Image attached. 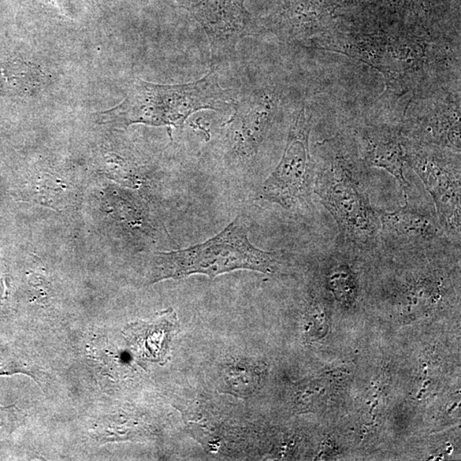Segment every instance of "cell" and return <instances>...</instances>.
Segmentation results:
<instances>
[{"instance_id":"30bf717a","label":"cell","mask_w":461,"mask_h":461,"mask_svg":"<svg viewBox=\"0 0 461 461\" xmlns=\"http://www.w3.org/2000/svg\"><path fill=\"white\" fill-rule=\"evenodd\" d=\"M258 369V366L248 360L228 364L222 370V381L224 382L225 389L237 396L251 395L261 382Z\"/></svg>"},{"instance_id":"9c48e42d","label":"cell","mask_w":461,"mask_h":461,"mask_svg":"<svg viewBox=\"0 0 461 461\" xmlns=\"http://www.w3.org/2000/svg\"><path fill=\"white\" fill-rule=\"evenodd\" d=\"M403 140L399 133L384 128H367L359 135L364 165L387 171L399 182L406 196L409 188L405 177L408 144Z\"/></svg>"},{"instance_id":"6da1fadb","label":"cell","mask_w":461,"mask_h":461,"mask_svg":"<svg viewBox=\"0 0 461 461\" xmlns=\"http://www.w3.org/2000/svg\"><path fill=\"white\" fill-rule=\"evenodd\" d=\"M233 99V91L221 87L217 70L213 69L194 83L158 85L137 80L124 101L108 111V121L124 126L141 124L182 128L192 114L222 110Z\"/></svg>"},{"instance_id":"5b68a950","label":"cell","mask_w":461,"mask_h":461,"mask_svg":"<svg viewBox=\"0 0 461 461\" xmlns=\"http://www.w3.org/2000/svg\"><path fill=\"white\" fill-rule=\"evenodd\" d=\"M280 94L269 85L242 92L232 103L234 112L224 124L226 157L237 165H251L274 125Z\"/></svg>"},{"instance_id":"8992f818","label":"cell","mask_w":461,"mask_h":461,"mask_svg":"<svg viewBox=\"0 0 461 461\" xmlns=\"http://www.w3.org/2000/svg\"><path fill=\"white\" fill-rule=\"evenodd\" d=\"M407 163L418 174L436 206L437 215L448 237L460 244V162L442 148L409 147Z\"/></svg>"},{"instance_id":"3957f363","label":"cell","mask_w":461,"mask_h":461,"mask_svg":"<svg viewBox=\"0 0 461 461\" xmlns=\"http://www.w3.org/2000/svg\"><path fill=\"white\" fill-rule=\"evenodd\" d=\"M362 176L357 160L333 149L315 172L314 192L332 215L342 237L357 247L370 249L380 234V221Z\"/></svg>"},{"instance_id":"277c9868","label":"cell","mask_w":461,"mask_h":461,"mask_svg":"<svg viewBox=\"0 0 461 461\" xmlns=\"http://www.w3.org/2000/svg\"><path fill=\"white\" fill-rule=\"evenodd\" d=\"M311 128V117L303 107L294 117L283 156L264 181L260 199L289 211L312 206L316 171L310 147Z\"/></svg>"},{"instance_id":"8fae6325","label":"cell","mask_w":461,"mask_h":461,"mask_svg":"<svg viewBox=\"0 0 461 461\" xmlns=\"http://www.w3.org/2000/svg\"><path fill=\"white\" fill-rule=\"evenodd\" d=\"M329 281L337 295L346 301L354 299L355 285L354 278L349 265L338 262L333 267L329 275Z\"/></svg>"},{"instance_id":"ba28073f","label":"cell","mask_w":461,"mask_h":461,"mask_svg":"<svg viewBox=\"0 0 461 461\" xmlns=\"http://www.w3.org/2000/svg\"><path fill=\"white\" fill-rule=\"evenodd\" d=\"M406 204L392 212L378 211L380 233L389 243L403 248L424 247L446 236L437 215L423 208Z\"/></svg>"},{"instance_id":"7a4b0ae2","label":"cell","mask_w":461,"mask_h":461,"mask_svg":"<svg viewBox=\"0 0 461 461\" xmlns=\"http://www.w3.org/2000/svg\"><path fill=\"white\" fill-rule=\"evenodd\" d=\"M244 217H237L220 233L202 244L169 252H157L151 284L203 274L210 278L236 270L274 274L280 265L277 253L256 248L249 240Z\"/></svg>"},{"instance_id":"52a82bcc","label":"cell","mask_w":461,"mask_h":461,"mask_svg":"<svg viewBox=\"0 0 461 461\" xmlns=\"http://www.w3.org/2000/svg\"><path fill=\"white\" fill-rule=\"evenodd\" d=\"M245 0H199L187 7L206 32L210 49L211 69L217 70L237 57V47L244 37L260 31Z\"/></svg>"}]
</instances>
